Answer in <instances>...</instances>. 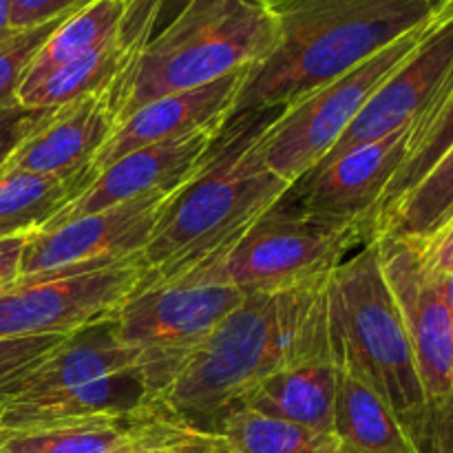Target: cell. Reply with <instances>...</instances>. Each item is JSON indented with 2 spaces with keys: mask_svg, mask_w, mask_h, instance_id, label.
Wrapping results in <instances>:
<instances>
[{
  "mask_svg": "<svg viewBox=\"0 0 453 453\" xmlns=\"http://www.w3.org/2000/svg\"><path fill=\"white\" fill-rule=\"evenodd\" d=\"M438 281H441L442 295H445L447 308H449L451 321H453V270H451V273H445V274H441V277H438Z\"/></svg>",
  "mask_w": 453,
  "mask_h": 453,
  "instance_id": "cell-32",
  "label": "cell"
},
{
  "mask_svg": "<svg viewBox=\"0 0 453 453\" xmlns=\"http://www.w3.org/2000/svg\"><path fill=\"white\" fill-rule=\"evenodd\" d=\"M150 453H186V451H150Z\"/></svg>",
  "mask_w": 453,
  "mask_h": 453,
  "instance_id": "cell-34",
  "label": "cell"
},
{
  "mask_svg": "<svg viewBox=\"0 0 453 453\" xmlns=\"http://www.w3.org/2000/svg\"><path fill=\"white\" fill-rule=\"evenodd\" d=\"M96 177V166L66 177L0 171V239L40 230L80 197Z\"/></svg>",
  "mask_w": 453,
  "mask_h": 453,
  "instance_id": "cell-18",
  "label": "cell"
},
{
  "mask_svg": "<svg viewBox=\"0 0 453 453\" xmlns=\"http://www.w3.org/2000/svg\"><path fill=\"white\" fill-rule=\"evenodd\" d=\"M339 370L332 357H312L265 376L239 405L268 418L334 434Z\"/></svg>",
  "mask_w": 453,
  "mask_h": 453,
  "instance_id": "cell-16",
  "label": "cell"
},
{
  "mask_svg": "<svg viewBox=\"0 0 453 453\" xmlns=\"http://www.w3.org/2000/svg\"><path fill=\"white\" fill-rule=\"evenodd\" d=\"M0 453H3V447H0Z\"/></svg>",
  "mask_w": 453,
  "mask_h": 453,
  "instance_id": "cell-37",
  "label": "cell"
},
{
  "mask_svg": "<svg viewBox=\"0 0 453 453\" xmlns=\"http://www.w3.org/2000/svg\"><path fill=\"white\" fill-rule=\"evenodd\" d=\"M252 69V66H250ZM250 69H239L202 87L157 97L115 124L93 166L100 173L127 153L157 142L177 140L206 127H226Z\"/></svg>",
  "mask_w": 453,
  "mask_h": 453,
  "instance_id": "cell-14",
  "label": "cell"
},
{
  "mask_svg": "<svg viewBox=\"0 0 453 453\" xmlns=\"http://www.w3.org/2000/svg\"><path fill=\"white\" fill-rule=\"evenodd\" d=\"M224 127H206L177 140L157 142L127 153L97 173L87 190L66 203L42 228H56L82 215L118 206L162 188L184 186L199 171ZM40 228V230H42Z\"/></svg>",
  "mask_w": 453,
  "mask_h": 453,
  "instance_id": "cell-13",
  "label": "cell"
},
{
  "mask_svg": "<svg viewBox=\"0 0 453 453\" xmlns=\"http://www.w3.org/2000/svg\"><path fill=\"white\" fill-rule=\"evenodd\" d=\"M4 438H7V434H3V432H0V447H3V442H4Z\"/></svg>",
  "mask_w": 453,
  "mask_h": 453,
  "instance_id": "cell-33",
  "label": "cell"
},
{
  "mask_svg": "<svg viewBox=\"0 0 453 453\" xmlns=\"http://www.w3.org/2000/svg\"><path fill=\"white\" fill-rule=\"evenodd\" d=\"M66 16L56 18L47 25L34 27V29L18 31L13 38L0 42V111L18 104V91H20V84L35 53Z\"/></svg>",
  "mask_w": 453,
  "mask_h": 453,
  "instance_id": "cell-23",
  "label": "cell"
},
{
  "mask_svg": "<svg viewBox=\"0 0 453 453\" xmlns=\"http://www.w3.org/2000/svg\"><path fill=\"white\" fill-rule=\"evenodd\" d=\"M25 239L27 234L0 239V295L16 286L20 279Z\"/></svg>",
  "mask_w": 453,
  "mask_h": 453,
  "instance_id": "cell-29",
  "label": "cell"
},
{
  "mask_svg": "<svg viewBox=\"0 0 453 453\" xmlns=\"http://www.w3.org/2000/svg\"><path fill=\"white\" fill-rule=\"evenodd\" d=\"M270 3H277V0H270Z\"/></svg>",
  "mask_w": 453,
  "mask_h": 453,
  "instance_id": "cell-36",
  "label": "cell"
},
{
  "mask_svg": "<svg viewBox=\"0 0 453 453\" xmlns=\"http://www.w3.org/2000/svg\"><path fill=\"white\" fill-rule=\"evenodd\" d=\"M434 3H436V4H445L447 0H434Z\"/></svg>",
  "mask_w": 453,
  "mask_h": 453,
  "instance_id": "cell-35",
  "label": "cell"
},
{
  "mask_svg": "<svg viewBox=\"0 0 453 453\" xmlns=\"http://www.w3.org/2000/svg\"><path fill=\"white\" fill-rule=\"evenodd\" d=\"M146 3H149L150 7V40H153L180 18V13L184 12L193 0H146Z\"/></svg>",
  "mask_w": 453,
  "mask_h": 453,
  "instance_id": "cell-30",
  "label": "cell"
},
{
  "mask_svg": "<svg viewBox=\"0 0 453 453\" xmlns=\"http://www.w3.org/2000/svg\"><path fill=\"white\" fill-rule=\"evenodd\" d=\"M383 277L405 323L427 403L453 392V321L441 281L405 239L376 234Z\"/></svg>",
  "mask_w": 453,
  "mask_h": 453,
  "instance_id": "cell-11",
  "label": "cell"
},
{
  "mask_svg": "<svg viewBox=\"0 0 453 453\" xmlns=\"http://www.w3.org/2000/svg\"><path fill=\"white\" fill-rule=\"evenodd\" d=\"M217 434L233 453H339L334 434L268 418L237 405L219 420Z\"/></svg>",
  "mask_w": 453,
  "mask_h": 453,
  "instance_id": "cell-21",
  "label": "cell"
},
{
  "mask_svg": "<svg viewBox=\"0 0 453 453\" xmlns=\"http://www.w3.org/2000/svg\"><path fill=\"white\" fill-rule=\"evenodd\" d=\"M274 51L252 66L233 115L288 106L339 78L394 40L427 25L434 0H277Z\"/></svg>",
  "mask_w": 453,
  "mask_h": 453,
  "instance_id": "cell-3",
  "label": "cell"
},
{
  "mask_svg": "<svg viewBox=\"0 0 453 453\" xmlns=\"http://www.w3.org/2000/svg\"><path fill=\"white\" fill-rule=\"evenodd\" d=\"M87 3L88 0H12V27L13 31L34 29L66 16Z\"/></svg>",
  "mask_w": 453,
  "mask_h": 453,
  "instance_id": "cell-27",
  "label": "cell"
},
{
  "mask_svg": "<svg viewBox=\"0 0 453 453\" xmlns=\"http://www.w3.org/2000/svg\"><path fill=\"white\" fill-rule=\"evenodd\" d=\"M410 243L418 250L420 259H423V264L427 265V270L432 274L441 277V274L451 273L453 270V217L429 239L418 243Z\"/></svg>",
  "mask_w": 453,
  "mask_h": 453,
  "instance_id": "cell-28",
  "label": "cell"
},
{
  "mask_svg": "<svg viewBox=\"0 0 453 453\" xmlns=\"http://www.w3.org/2000/svg\"><path fill=\"white\" fill-rule=\"evenodd\" d=\"M53 111L56 109H27L22 104L0 111V168L31 133L38 131L51 118Z\"/></svg>",
  "mask_w": 453,
  "mask_h": 453,
  "instance_id": "cell-25",
  "label": "cell"
},
{
  "mask_svg": "<svg viewBox=\"0 0 453 453\" xmlns=\"http://www.w3.org/2000/svg\"><path fill=\"white\" fill-rule=\"evenodd\" d=\"M414 127L416 122L396 128L305 173L290 186V195L310 215L374 226L385 193L405 162Z\"/></svg>",
  "mask_w": 453,
  "mask_h": 453,
  "instance_id": "cell-12",
  "label": "cell"
},
{
  "mask_svg": "<svg viewBox=\"0 0 453 453\" xmlns=\"http://www.w3.org/2000/svg\"><path fill=\"white\" fill-rule=\"evenodd\" d=\"M144 277V261H131L73 277L18 279L0 295V339L73 336L113 321Z\"/></svg>",
  "mask_w": 453,
  "mask_h": 453,
  "instance_id": "cell-10",
  "label": "cell"
},
{
  "mask_svg": "<svg viewBox=\"0 0 453 453\" xmlns=\"http://www.w3.org/2000/svg\"><path fill=\"white\" fill-rule=\"evenodd\" d=\"M69 336L0 339V401L34 374Z\"/></svg>",
  "mask_w": 453,
  "mask_h": 453,
  "instance_id": "cell-24",
  "label": "cell"
},
{
  "mask_svg": "<svg viewBox=\"0 0 453 453\" xmlns=\"http://www.w3.org/2000/svg\"><path fill=\"white\" fill-rule=\"evenodd\" d=\"M434 20L288 104L264 135L265 164L290 184L312 171L352 127L376 88L423 42Z\"/></svg>",
  "mask_w": 453,
  "mask_h": 453,
  "instance_id": "cell-8",
  "label": "cell"
},
{
  "mask_svg": "<svg viewBox=\"0 0 453 453\" xmlns=\"http://www.w3.org/2000/svg\"><path fill=\"white\" fill-rule=\"evenodd\" d=\"M18 31L12 27V0H0V42L13 38Z\"/></svg>",
  "mask_w": 453,
  "mask_h": 453,
  "instance_id": "cell-31",
  "label": "cell"
},
{
  "mask_svg": "<svg viewBox=\"0 0 453 453\" xmlns=\"http://www.w3.org/2000/svg\"><path fill=\"white\" fill-rule=\"evenodd\" d=\"M339 370L334 436L339 453H420L389 403L365 380Z\"/></svg>",
  "mask_w": 453,
  "mask_h": 453,
  "instance_id": "cell-17",
  "label": "cell"
},
{
  "mask_svg": "<svg viewBox=\"0 0 453 453\" xmlns=\"http://www.w3.org/2000/svg\"><path fill=\"white\" fill-rule=\"evenodd\" d=\"M416 447L420 453H453V392L427 407Z\"/></svg>",
  "mask_w": 453,
  "mask_h": 453,
  "instance_id": "cell-26",
  "label": "cell"
},
{
  "mask_svg": "<svg viewBox=\"0 0 453 453\" xmlns=\"http://www.w3.org/2000/svg\"><path fill=\"white\" fill-rule=\"evenodd\" d=\"M246 299L228 283H144L113 319V334L137 357V380L146 401H159L211 332Z\"/></svg>",
  "mask_w": 453,
  "mask_h": 453,
  "instance_id": "cell-7",
  "label": "cell"
},
{
  "mask_svg": "<svg viewBox=\"0 0 453 453\" xmlns=\"http://www.w3.org/2000/svg\"><path fill=\"white\" fill-rule=\"evenodd\" d=\"M128 4L131 0H88L87 4L71 12L35 53L20 84V91L38 84L58 66L93 51L113 38L122 27Z\"/></svg>",
  "mask_w": 453,
  "mask_h": 453,
  "instance_id": "cell-20",
  "label": "cell"
},
{
  "mask_svg": "<svg viewBox=\"0 0 453 453\" xmlns=\"http://www.w3.org/2000/svg\"><path fill=\"white\" fill-rule=\"evenodd\" d=\"M453 146V75L442 88L441 96L434 100V104L416 119L414 133H411L410 150L403 162L401 171L396 173L394 181L389 184L388 193H385L383 203L396 202L401 195L414 188L434 166L438 159L447 153ZM379 208V211H380ZM379 215V212H376Z\"/></svg>",
  "mask_w": 453,
  "mask_h": 453,
  "instance_id": "cell-22",
  "label": "cell"
},
{
  "mask_svg": "<svg viewBox=\"0 0 453 453\" xmlns=\"http://www.w3.org/2000/svg\"><path fill=\"white\" fill-rule=\"evenodd\" d=\"M286 106L233 115L206 162L164 211L144 250V283L173 281L224 259L290 190L265 164L264 135Z\"/></svg>",
  "mask_w": 453,
  "mask_h": 453,
  "instance_id": "cell-2",
  "label": "cell"
},
{
  "mask_svg": "<svg viewBox=\"0 0 453 453\" xmlns=\"http://www.w3.org/2000/svg\"><path fill=\"white\" fill-rule=\"evenodd\" d=\"M330 345L336 367L365 380L389 403L414 442L427 418V394L376 239L336 265L327 286Z\"/></svg>",
  "mask_w": 453,
  "mask_h": 453,
  "instance_id": "cell-5",
  "label": "cell"
},
{
  "mask_svg": "<svg viewBox=\"0 0 453 453\" xmlns=\"http://www.w3.org/2000/svg\"><path fill=\"white\" fill-rule=\"evenodd\" d=\"M3 453H4V451H3Z\"/></svg>",
  "mask_w": 453,
  "mask_h": 453,
  "instance_id": "cell-38",
  "label": "cell"
},
{
  "mask_svg": "<svg viewBox=\"0 0 453 453\" xmlns=\"http://www.w3.org/2000/svg\"><path fill=\"white\" fill-rule=\"evenodd\" d=\"M372 239L374 226L310 215L288 190L224 259L180 279L228 283L246 296L273 295L330 277L336 265Z\"/></svg>",
  "mask_w": 453,
  "mask_h": 453,
  "instance_id": "cell-6",
  "label": "cell"
},
{
  "mask_svg": "<svg viewBox=\"0 0 453 453\" xmlns=\"http://www.w3.org/2000/svg\"><path fill=\"white\" fill-rule=\"evenodd\" d=\"M180 188L153 190L56 228L34 230L25 239L20 279L73 277L144 261L146 246Z\"/></svg>",
  "mask_w": 453,
  "mask_h": 453,
  "instance_id": "cell-9",
  "label": "cell"
},
{
  "mask_svg": "<svg viewBox=\"0 0 453 453\" xmlns=\"http://www.w3.org/2000/svg\"><path fill=\"white\" fill-rule=\"evenodd\" d=\"M330 277L273 295H248L188 358L159 396L202 432L217 425L265 376L312 357H332Z\"/></svg>",
  "mask_w": 453,
  "mask_h": 453,
  "instance_id": "cell-1",
  "label": "cell"
},
{
  "mask_svg": "<svg viewBox=\"0 0 453 453\" xmlns=\"http://www.w3.org/2000/svg\"><path fill=\"white\" fill-rule=\"evenodd\" d=\"M279 20L270 0H193L150 40L118 87V122L140 106L250 69L274 51Z\"/></svg>",
  "mask_w": 453,
  "mask_h": 453,
  "instance_id": "cell-4",
  "label": "cell"
},
{
  "mask_svg": "<svg viewBox=\"0 0 453 453\" xmlns=\"http://www.w3.org/2000/svg\"><path fill=\"white\" fill-rule=\"evenodd\" d=\"M453 217V146L436 166L396 202L380 208L376 215V234L425 242L436 234Z\"/></svg>",
  "mask_w": 453,
  "mask_h": 453,
  "instance_id": "cell-19",
  "label": "cell"
},
{
  "mask_svg": "<svg viewBox=\"0 0 453 453\" xmlns=\"http://www.w3.org/2000/svg\"><path fill=\"white\" fill-rule=\"evenodd\" d=\"M118 124L113 91L93 93L58 106L51 118L31 133L0 168L3 173L73 175L93 166L100 149Z\"/></svg>",
  "mask_w": 453,
  "mask_h": 453,
  "instance_id": "cell-15",
  "label": "cell"
}]
</instances>
